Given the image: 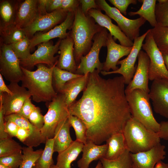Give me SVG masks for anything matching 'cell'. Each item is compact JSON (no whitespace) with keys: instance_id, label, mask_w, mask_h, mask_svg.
<instances>
[{"instance_id":"6da1fadb","label":"cell","mask_w":168,"mask_h":168,"mask_svg":"<svg viewBox=\"0 0 168 168\" xmlns=\"http://www.w3.org/2000/svg\"><path fill=\"white\" fill-rule=\"evenodd\" d=\"M95 70L88 73L81 98L68 107L69 114L87 127V141L99 145L112 135L123 132L131 117L122 76L105 79Z\"/></svg>"},{"instance_id":"7a4b0ae2","label":"cell","mask_w":168,"mask_h":168,"mask_svg":"<svg viewBox=\"0 0 168 168\" xmlns=\"http://www.w3.org/2000/svg\"><path fill=\"white\" fill-rule=\"evenodd\" d=\"M57 63L49 68L43 64H38L37 69L33 71L21 66L23 73L21 86L28 90L35 102L47 103L58 95L52 83L53 69Z\"/></svg>"},{"instance_id":"3957f363","label":"cell","mask_w":168,"mask_h":168,"mask_svg":"<svg viewBox=\"0 0 168 168\" xmlns=\"http://www.w3.org/2000/svg\"><path fill=\"white\" fill-rule=\"evenodd\" d=\"M74 13V22L69 34L73 40L74 55L77 66L81 58L86 55L91 49L95 35L104 28L88 15L84 14L80 6Z\"/></svg>"},{"instance_id":"277c9868","label":"cell","mask_w":168,"mask_h":168,"mask_svg":"<svg viewBox=\"0 0 168 168\" xmlns=\"http://www.w3.org/2000/svg\"><path fill=\"white\" fill-rule=\"evenodd\" d=\"M123 133L127 149L132 153L149 150L160 142L157 133L132 117L125 124Z\"/></svg>"},{"instance_id":"5b68a950","label":"cell","mask_w":168,"mask_h":168,"mask_svg":"<svg viewBox=\"0 0 168 168\" xmlns=\"http://www.w3.org/2000/svg\"><path fill=\"white\" fill-rule=\"evenodd\" d=\"M125 94L131 117L147 128L157 133L160 125L153 115L149 93L137 89Z\"/></svg>"},{"instance_id":"8992f818","label":"cell","mask_w":168,"mask_h":168,"mask_svg":"<svg viewBox=\"0 0 168 168\" xmlns=\"http://www.w3.org/2000/svg\"><path fill=\"white\" fill-rule=\"evenodd\" d=\"M47 112L44 116V125L40 130L44 143L47 139L54 138L55 130L59 123L68 118L69 114L64 95L59 93L51 101L47 103Z\"/></svg>"},{"instance_id":"52a82bcc","label":"cell","mask_w":168,"mask_h":168,"mask_svg":"<svg viewBox=\"0 0 168 168\" xmlns=\"http://www.w3.org/2000/svg\"><path fill=\"white\" fill-rule=\"evenodd\" d=\"M108 34V30L104 28L95 35L91 49L86 55L81 58L75 73L84 75L95 70L100 72L102 70L103 63L100 61L99 54L101 48L106 46Z\"/></svg>"},{"instance_id":"ba28073f","label":"cell","mask_w":168,"mask_h":168,"mask_svg":"<svg viewBox=\"0 0 168 168\" xmlns=\"http://www.w3.org/2000/svg\"><path fill=\"white\" fill-rule=\"evenodd\" d=\"M142 48L150 59L148 78L151 81L168 80V71L166 68L162 54L156 45L150 32V29L145 38Z\"/></svg>"},{"instance_id":"9c48e42d","label":"cell","mask_w":168,"mask_h":168,"mask_svg":"<svg viewBox=\"0 0 168 168\" xmlns=\"http://www.w3.org/2000/svg\"><path fill=\"white\" fill-rule=\"evenodd\" d=\"M0 72L10 83H18L21 81L23 72L20 60L13 51L10 44H4L0 54Z\"/></svg>"},{"instance_id":"30bf717a","label":"cell","mask_w":168,"mask_h":168,"mask_svg":"<svg viewBox=\"0 0 168 168\" xmlns=\"http://www.w3.org/2000/svg\"><path fill=\"white\" fill-rule=\"evenodd\" d=\"M61 40L59 39L54 45L50 41L39 44L33 54L27 59L20 60L21 66L29 70L39 64L44 63L52 67L58 62L59 56L54 55L59 49Z\"/></svg>"},{"instance_id":"8fae6325","label":"cell","mask_w":168,"mask_h":168,"mask_svg":"<svg viewBox=\"0 0 168 168\" xmlns=\"http://www.w3.org/2000/svg\"><path fill=\"white\" fill-rule=\"evenodd\" d=\"M7 86L12 94L0 93V104L4 116L18 114L25 101L31 96L28 90L18 83H10Z\"/></svg>"},{"instance_id":"7c38bea8","label":"cell","mask_w":168,"mask_h":168,"mask_svg":"<svg viewBox=\"0 0 168 168\" xmlns=\"http://www.w3.org/2000/svg\"><path fill=\"white\" fill-rule=\"evenodd\" d=\"M150 30V29L148 30L142 35L135 39L130 53L126 58L118 62L117 65H120L119 68L115 71H102L101 73L104 76L114 73L120 74L124 78L125 84L128 85L134 76L136 69L135 66L136 61L142 48L143 41Z\"/></svg>"},{"instance_id":"4fadbf2b","label":"cell","mask_w":168,"mask_h":168,"mask_svg":"<svg viewBox=\"0 0 168 168\" xmlns=\"http://www.w3.org/2000/svg\"><path fill=\"white\" fill-rule=\"evenodd\" d=\"M68 12L61 9L44 15H38L31 23L23 28L26 36L30 39L37 32L50 30L64 21Z\"/></svg>"},{"instance_id":"5bb4252c","label":"cell","mask_w":168,"mask_h":168,"mask_svg":"<svg viewBox=\"0 0 168 168\" xmlns=\"http://www.w3.org/2000/svg\"><path fill=\"white\" fill-rule=\"evenodd\" d=\"M149 94L155 112L168 119V80H153Z\"/></svg>"},{"instance_id":"9a60e30c","label":"cell","mask_w":168,"mask_h":168,"mask_svg":"<svg viewBox=\"0 0 168 168\" xmlns=\"http://www.w3.org/2000/svg\"><path fill=\"white\" fill-rule=\"evenodd\" d=\"M138 64L134 76L125 90V94L137 89L149 93L148 69L150 59L147 54L140 50L138 55Z\"/></svg>"},{"instance_id":"2e32d148","label":"cell","mask_w":168,"mask_h":168,"mask_svg":"<svg viewBox=\"0 0 168 168\" xmlns=\"http://www.w3.org/2000/svg\"><path fill=\"white\" fill-rule=\"evenodd\" d=\"M74 17V12H68L65 19L59 25L45 33L35 34L30 39V49L36 45L49 41L53 39L58 38L62 40L66 38L69 34L67 32V30L71 29Z\"/></svg>"},{"instance_id":"e0dca14e","label":"cell","mask_w":168,"mask_h":168,"mask_svg":"<svg viewBox=\"0 0 168 168\" xmlns=\"http://www.w3.org/2000/svg\"><path fill=\"white\" fill-rule=\"evenodd\" d=\"M165 146L160 142L151 149L136 153H131L133 168H154L166 155Z\"/></svg>"},{"instance_id":"ac0fdd59","label":"cell","mask_w":168,"mask_h":168,"mask_svg":"<svg viewBox=\"0 0 168 168\" xmlns=\"http://www.w3.org/2000/svg\"><path fill=\"white\" fill-rule=\"evenodd\" d=\"M88 15L101 27L107 29L113 36L115 41L118 40L121 45L126 47H132L133 42L129 39L121 31L118 26L114 24L111 19L106 14H103L100 9H92Z\"/></svg>"},{"instance_id":"d6986e66","label":"cell","mask_w":168,"mask_h":168,"mask_svg":"<svg viewBox=\"0 0 168 168\" xmlns=\"http://www.w3.org/2000/svg\"><path fill=\"white\" fill-rule=\"evenodd\" d=\"M106 46L107 53L105 61L103 63V71L109 72L110 69L115 71L118 69L117 66L119 59L130 53L132 47H126L116 43L113 36L108 33Z\"/></svg>"},{"instance_id":"ffe728a7","label":"cell","mask_w":168,"mask_h":168,"mask_svg":"<svg viewBox=\"0 0 168 168\" xmlns=\"http://www.w3.org/2000/svg\"><path fill=\"white\" fill-rule=\"evenodd\" d=\"M74 47L73 40L69 34L66 38L61 40L59 48L60 55L56 66L75 73L77 66L74 57Z\"/></svg>"},{"instance_id":"44dd1931","label":"cell","mask_w":168,"mask_h":168,"mask_svg":"<svg viewBox=\"0 0 168 168\" xmlns=\"http://www.w3.org/2000/svg\"><path fill=\"white\" fill-rule=\"evenodd\" d=\"M38 15V0H25L17 6L15 25L23 29L31 23Z\"/></svg>"},{"instance_id":"7402d4cb","label":"cell","mask_w":168,"mask_h":168,"mask_svg":"<svg viewBox=\"0 0 168 168\" xmlns=\"http://www.w3.org/2000/svg\"><path fill=\"white\" fill-rule=\"evenodd\" d=\"M108 147L107 144L98 145L92 141H87L83 147L82 157L77 162L78 167L89 168L90 164L93 161L104 158Z\"/></svg>"},{"instance_id":"603a6c76","label":"cell","mask_w":168,"mask_h":168,"mask_svg":"<svg viewBox=\"0 0 168 168\" xmlns=\"http://www.w3.org/2000/svg\"><path fill=\"white\" fill-rule=\"evenodd\" d=\"M68 118L60 122L55 130L54 144V152L58 153L62 152L68 148L73 142L70 134V128L71 126Z\"/></svg>"},{"instance_id":"cb8c5ba5","label":"cell","mask_w":168,"mask_h":168,"mask_svg":"<svg viewBox=\"0 0 168 168\" xmlns=\"http://www.w3.org/2000/svg\"><path fill=\"white\" fill-rule=\"evenodd\" d=\"M88 74V73L71 80L64 85L61 93H60L64 95L68 107L75 101L80 92L83 91L85 88Z\"/></svg>"},{"instance_id":"d4e9b609","label":"cell","mask_w":168,"mask_h":168,"mask_svg":"<svg viewBox=\"0 0 168 168\" xmlns=\"http://www.w3.org/2000/svg\"><path fill=\"white\" fill-rule=\"evenodd\" d=\"M84 144L77 140L66 149L58 153L55 165L57 168H71V164L82 151Z\"/></svg>"},{"instance_id":"484cf974","label":"cell","mask_w":168,"mask_h":168,"mask_svg":"<svg viewBox=\"0 0 168 168\" xmlns=\"http://www.w3.org/2000/svg\"><path fill=\"white\" fill-rule=\"evenodd\" d=\"M5 121L10 120L17 124L19 127L28 131L30 133L33 147H36L41 143H44L40 130L32 125L29 120L18 114L4 116Z\"/></svg>"},{"instance_id":"4316f807","label":"cell","mask_w":168,"mask_h":168,"mask_svg":"<svg viewBox=\"0 0 168 168\" xmlns=\"http://www.w3.org/2000/svg\"><path fill=\"white\" fill-rule=\"evenodd\" d=\"M106 142L108 147L104 158L106 159L112 160L117 158L127 149L123 132L113 135Z\"/></svg>"},{"instance_id":"83f0119b","label":"cell","mask_w":168,"mask_h":168,"mask_svg":"<svg viewBox=\"0 0 168 168\" xmlns=\"http://www.w3.org/2000/svg\"><path fill=\"white\" fill-rule=\"evenodd\" d=\"M142 3L140 8L136 12H130L128 14L130 16L139 15L148 22L153 27L157 25L155 15L156 0H139Z\"/></svg>"},{"instance_id":"f1b7e54d","label":"cell","mask_w":168,"mask_h":168,"mask_svg":"<svg viewBox=\"0 0 168 168\" xmlns=\"http://www.w3.org/2000/svg\"><path fill=\"white\" fill-rule=\"evenodd\" d=\"M17 7H13L9 1H3L0 3V14L2 23L0 26L1 32L15 25Z\"/></svg>"},{"instance_id":"f546056e","label":"cell","mask_w":168,"mask_h":168,"mask_svg":"<svg viewBox=\"0 0 168 168\" xmlns=\"http://www.w3.org/2000/svg\"><path fill=\"white\" fill-rule=\"evenodd\" d=\"M101 168H133L131 153L126 149L124 152L117 158L112 160L102 158Z\"/></svg>"},{"instance_id":"4dcf8cb0","label":"cell","mask_w":168,"mask_h":168,"mask_svg":"<svg viewBox=\"0 0 168 168\" xmlns=\"http://www.w3.org/2000/svg\"><path fill=\"white\" fill-rule=\"evenodd\" d=\"M54 138L46 140L44 148L35 164L37 168H51L54 164L52 155L54 152Z\"/></svg>"},{"instance_id":"1f68e13d","label":"cell","mask_w":168,"mask_h":168,"mask_svg":"<svg viewBox=\"0 0 168 168\" xmlns=\"http://www.w3.org/2000/svg\"><path fill=\"white\" fill-rule=\"evenodd\" d=\"M153 39L162 52H168V26L157 25L150 29Z\"/></svg>"},{"instance_id":"d6a6232c","label":"cell","mask_w":168,"mask_h":168,"mask_svg":"<svg viewBox=\"0 0 168 168\" xmlns=\"http://www.w3.org/2000/svg\"><path fill=\"white\" fill-rule=\"evenodd\" d=\"M82 75L60 69L55 66L53 69V77L56 92L61 93L64 85L67 82Z\"/></svg>"},{"instance_id":"836d02e7","label":"cell","mask_w":168,"mask_h":168,"mask_svg":"<svg viewBox=\"0 0 168 168\" xmlns=\"http://www.w3.org/2000/svg\"><path fill=\"white\" fill-rule=\"evenodd\" d=\"M4 44H11L20 41L26 36L23 29L14 25L1 32Z\"/></svg>"},{"instance_id":"e575fe53","label":"cell","mask_w":168,"mask_h":168,"mask_svg":"<svg viewBox=\"0 0 168 168\" xmlns=\"http://www.w3.org/2000/svg\"><path fill=\"white\" fill-rule=\"evenodd\" d=\"M43 151L40 149L34 151L33 147H23V160L19 168H32Z\"/></svg>"},{"instance_id":"d590c367","label":"cell","mask_w":168,"mask_h":168,"mask_svg":"<svg viewBox=\"0 0 168 168\" xmlns=\"http://www.w3.org/2000/svg\"><path fill=\"white\" fill-rule=\"evenodd\" d=\"M68 120L71 127L74 129L76 140L83 143L87 142L86 133L87 128L83 122L77 117L69 114Z\"/></svg>"},{"instance_id":"8d00e7d4","label":"cell","mask_w":168,"mask_h":168,"mask_svg":"<svg viewBox=\"0 0 168 168\" xmlns=\"http://www.w3.org/2000/svg\"><path fill=\"white\" fill-rule=\"evenodd\" d=\"M23 147L12 138L0 140V157L7 156L22 151Z\"/></svg>"},{"instance_id":"74e56055","label":"cell","mask_w":168,"mask_h":168,"mask_svg":"<svg viewBox=\"0 0 168 168\" xmlns=\"http://www.w3.org/2000/svg\"><path fill=\"white\" fill-rule=\"evenodd\" d=\"M30 44V39L26 36L21 40L10 45L19 59L23 60L27 59L31 54Z\"/></svg>"},{"instance_id":"f35d334b","label":"cell","mask_w":168,"mask_h":168,"mask_svg":"<svg viewBox=\"0 0 168 168\" xmlns=\"http://www.w3.org/2000/svg\"><path fill=\"white\" fill-rule=\"evenodd\" d=\"M155 8L157 25L168 26V0H158Z\"/></svg>"},{"instance_id":"ab89813d","label":"cell","mask_w":168,"mask_h":168,"mask_svg":"<svg viewBox=\"0 0 168 168\" xmlns=\"http://www.w3.org/2000/svg\"><path fill=\"white\" fill-rule=\"evenodd\" d=\"M99 9L104 11L107 15L117 24L125 17L115 7L110 6L105 0L96 1Z\"/></svg>"},{"instance_id":"60d3db41","label":"cell","mask_w":168,"mask_h":168,"mask_svg":"<svg viewBox=\"0 0 168 168\" xmlns=\"http://www.w3.org/2000/svg\"><path fill=\"white\" fill-rule=\"evenodd\" d=\"M23 160L22 151L7 156L0 157V164L11 168H19Z\"/></svg>"},{"instance_id":"b9f144b4","label":"cell","mask_w":168,"mask_h":168,"mask_svg":"<svg viewBox=\"0 0 168 168\" xmlns=\"http://www.w3.org/2000/svg\"><path fill=\"white\" fill-rule=\"evenodd\" d=\"M28 120L38 129L40 130L42 128L44 123V116L42 114L39 107L36 106L30 114Z\"/></svg>"},{"instance_id":"7bdbcfd3","label":"cell","mask_w":168,"mask_h":168,"mask_svg":"<svg viewBox=\"0 0 168 168\" xmlns=\"http://www.w3.org/2000/svg\"><path fill=\"white\" fill-rule=\"evenodd\" d=\"M110 3L115 6L122 14L126 15L128 6L131 4H136V0H109Z\"/></svg>"},{"instance_id":"ee69618b","label":"cell","mask_w":168,"mask_h":168,"mask_svg":"<svg viewBox=\"0 0 168 168\" xmlns=\"http://www.w3.org/2000/svg\"><path fill=\"white\" fill-rule=\"evenodd\" d=\"M35 107L36 106L32 103L30 98H28L25 101L18 114L28 120L30 114Z\"/></svg>"},{"instance_id":"f6af8a7d","label":"cell","mask_w":168,"mask_h":168,"mask_svg":"<svg viewBox=\"0 0 168 168\" xmlns=\"http://www.w3.org/2000/svg\"><path fill=\"white\" fill-rule=\"evenodd\" d=\"M80 6L79 0H62L61 9L68 12H74Z\"/></svg>"},{"instance_id":"bcb514c9","label":"cell","mask_w":168,"mask_h":168,"mask_svg":"<svg viewBox=\"0 0 168 168\" xmlns=\"http://www.w3.org/2000/svg\"><path fill=\"white\" fill-rule=\"evenodd\" d=\"M80 6L82 12L88 15L89 11L92 9H99L98 5L94 0H79Z\"/></svg>"},{"instance_id":"7dc6e473","label":"cell","mask_w":168,"mask_h":168,"mask_svg":"<svg viewBox=\"0 0 168 168\" xmlns=\"http://www.w3.org/2000/svg\"><path fill=\"white\" fill-rule=\"evenodd\" d=\"M5 121L6 132L11 138L16 137L19 127L15 123L11 121L7 120Z\"/></svg>"},{"instance_id":"c3c4849f","label":"cell","mask_w":168,"mask_h":168,"mask_svg":"<svg viewBox=\"0 0 168 168\" xmlns=\"http://www.w3.org/2000/svg\"><path fill=\"white\" fill-rule=\"evenodd\" d=\"M11 137L5 131V124L4 116L2 108L0 104V140Z\"/></svg>"},{"instance_id":"681fc988","label":"cell","mask_w":168,"mask_h":168,"mask_svg":"<svg viewBox=\"0 0 168 168\" xmlns=\"http://www.w3.org/2000/svg\"><path fill=\"white\" fill-rule=\"evenodd\" d=\"M160 124V128L157 133L160 139L168 140V121H162Z\"/></svg>"},{"instance_id":"f907efd6","label":"cell","mask_w":168,"mask_h":168,"mask_svg":"<svg viewBox=\"0 0 168 168\" xmlns=\"http://www.w3.org/2000/svg\"><path fill=\"white\" fill-rule=\"evenodd\" d=\"M62 0H49L47 12L50 13L61 9Z\"/></svg>"},{"instance_id":"816d5d0a","label":"cell","mask_w":168,"mask_h":168,"mask_svg":"<svg viewBox=\"0 0 168 168\" xmlns=\"http://www.w3.org/2000/svg\"><path fill=\"white\" fill-rule=\"evenodd\" d=\"M49 0H38V11L39 15H44L48 13L47 5Z\"/></svg>"},{"instance_id":"f5cc1de1","label":"cell","mask_w":168,"mask_h":168,"mask_svg":"<svg viewBox=\"0 0 168 168\" xmlns=\"http://www.w3.org/2000/svg\"><path fill=\"white\" fill-rule=\"evenodd\" d=\"M6 92L8 94H12V92L7 86L3 80L2 75L0 74V93Z\"/></svg>"},{"instance_id":"db71d44e","label":"cell","mask_w":168,"mask_h":168,"mask_svg":"<svg viewBox=\"0 0 168 168\" xmlns=\"http://www.w3.org/2000/svg\"><path fill=\"white\" fill-rule=\"evenodd\" d=\"M154 168H168V163L160 161L156 163Z\"/></svg>"},{"instance_id":"11a10c76","label":"cell","mask_w":168,"mask_h":168,"mask_svg":"<svg viewBox=\"0 0 168 168\" xmlns=\"http://www.w3.org/2000/svg\"><path fill=\"white\" fill-rule=\"evenodd\" d=\"M165 64L168 71V52H162Z\"/></svg>"},{"instance_id":"9f6ffc18","label":"cell","mask_w":168,"mask_h":168,"mask_svg":"<svg viewBox=\"0 0 168 168\" xmlns=\"http://www.w3.org/2000/svg\"><path fill=\"white\" fill-rule=\"evenodd\" d=\"M101 166H102V164H101V162L100 161L98 162L97 165H96L95 168H101Z\"/></svg>"},{"instance_id":"6f0895ef","label":"cell","mask_w":168,"mask_h":168,"mask_svg":"<svg viewBox=\"0 0 168 168\" xmlns=\"http://www.w3.org/2000/svg\"><path fill=\"white\" fill-rule=\"evenodd\" d=\"M0 168H11L10 167L6 165L0 164Z\"/></svg>"},{"instance_id":"680465c9","label":"cell","mask_w":168,"mask_h":168,"mask_svg":"<svg viewBox=\"0 0 168 168\" xmlns=\"http://www.w3.org/2000/svg\"><path fill=\"white\" fill-rule=\"evenodd\" d=\"M51 168H57L56 165L54 164L51 167Z\"/></svg>"},{"instance_id":"91938a15","label":"cell","mask_w":168,"mask_h":168,"mask_svg":"<svg viewBox=\"0 0 168 168\" xmlns=\"http://www.w3.org/2000/svg\"><path fill=\"white\" fill-rule=\"evenodd\" d=\"M32 168H37L34 165V166Z\"/></svg>"}]
</instances>
